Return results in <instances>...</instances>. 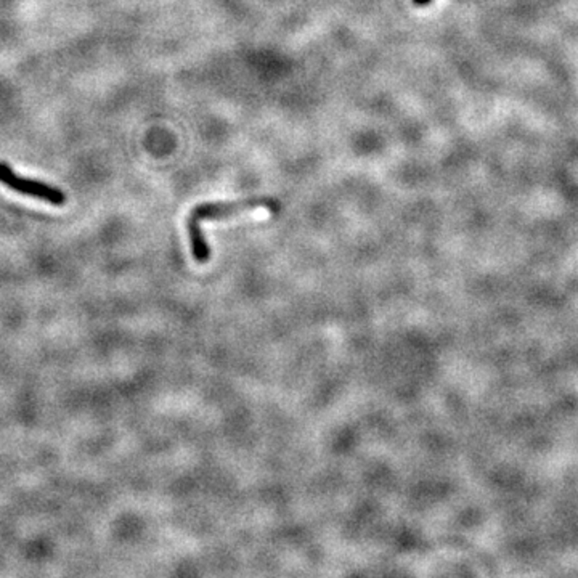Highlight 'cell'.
<instances>
[{
	"label": "cell",
	"instance_id": "cell-1",
	"mask_svg": "<svg viewBox=\"0 0 578 578\" xmlns=\"http://www.w3.org/2000/svg\"><path fill=\"white\" fill-rule=\"evenodd\" d=\"M267 209L268 212L277 214L282 209V205L275 198H247L240 201H222V202H201L191 209L188 220H186V230L191 246V254L196 263L205 266L211 261V247L201 230L202 220H223L231 216H238L247 211L256 209Z\"/></svg>",
	"mask_w": 578,
	"mask_h": 578
},
{
	"label": "cell",
	"instance_id": "cell-2",
	"mask_svg": "<svg viewBox=\"0 0 578 578\" xmlns=\"http://www.w3.org/2000/svg\"><path fill=\"white\" fill-rule=\"evenodd\" d=\"M0 184L8 186L10 190L16 193H21V195L50 202L53 206H63L66 202V195L63 190L34 179L21 177L4 161H0Z\"/></svg>",
	"mask_w": 578,
	"mask_h": 578
},
{
	"label": "cell",
	"instance_id": "cell-3",
	"mask_svg": "<svg viewBox=\"0 0 578 578\" xmlns=\"http://www.w3.org/2000/svg\"><path fill=\"white\" fill-rule=\"evenodd\" d=\"M432 0H413V4L418 5V7H426V5L431 4Z\"/></svg>",
	"mask_w": 578,
	"mask_h": 578
}]
</instances>
